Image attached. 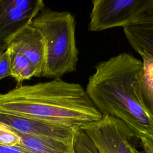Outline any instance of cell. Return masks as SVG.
Masks as SVG:
<instances>
[{"mask_svg": "<svg viewBox=\"0 0 153 153\" xmlns=\"http://www.w3.org/2000/svg\"><path fill=\"white\" fill-rule=\"evenodd\" d=\"M142 62L122 53L102 61L90 76L85 91L102 115L123 121L137 138L153 133V117L141 95L140 76Z\"/></svg>", "mask_w": 153, "mask_h": 153, "instance_id": "obj_1", "label": "cell"}, {"mask_svg": "<svg viewBox=\"0 0 153 153\" xmlns=\"http://www.w3.org/2000/svg\"><path fill=\"white\" fill-rule=\"evenodd\" d=\"M0 111L74 128L102 117L80 84L61 78L0 94Z\"/></svg>", "mask_w": 153, "mask_h": 153, "instance_id": "obj_2", "label": "cell"}, {"mask_svg": "<svg viewBox=\"0 0 153 153\" xmlns=\"http://www.w3.org/2000/svg\"><path fill=\"white\" fill-rule=\"evenodd\" d=\"M41 33L45 62L41 76L60 78L76 70L78 50L75 39V20L68 11L44 8L29 25Z\"/></svg>", "mask_w": 153, "mask_h": 153, "instance_id": "obj_3", "label": "cell"}, {"mask_svg": "<svg viewBox=\"0 0 153 153\" xmlns=\"http://www.w3.org/2000/svg\"><path fill=\"white\" fill-rule=\"evenodd\" d=\"M134 132L114 117L102 115L82 126L76 132V153H140L133 143Z\"/></svg>", "mask_w": 153, "mask_h": 153, "instance_id": "obj_4", "label": "cell"}, {"mask_svg": "<svg viewBox=\"0 0 153 153\" xmlns=\"http://www.w3.org/2000/svg\"><path fill=\"white\" fill-rule=\"evenodd\" d=\"M88 30L126 27L153 16V0H94Z\"/></svg>", "mask_w": 153, "mask_h": 153, "instance_id": "obj_5", "label": "cell"}, {"mask_svg": "<svg viewBox=\"0 0 153 153\" xmlns=\"http://www.w3.org/2000/svg\"><path fill=\"white\" fill-rule=\"evenodd\" d=\"M44 8L41 0H0V51Z\"/></svg>", "mask_w": 153, "mask_h": 153, "instance_id": "obj_6", "label": "cell"}, {"mask_svg": "<svg viewBox=\"0 0 153 153\" xmlns=\"http://www.w3.org/2000/svg\"><path fill=\"white\" fill-rule=\"evenodd\" d=\"M0 124L20 133L61 139H73L77 130L39 119L0 111Z\"/></svg>", "mask_w": 153, "mask_h": 153, "instance_id": "obj_7", "label": "cell"}, {"mask_svg": "<svg viewBox=\"0 0 153 153\" xmlns=\"http://www.w3.org/2000/svg\"><path fill=\"white\" fill-rule=\"evenodd\" d=\"M7 48L23 54L33 65L37 77L42 76L45 62V47L42 36L36 28L29 25L16 34Z\"/></svg>", "mask_w": 153, "mask_h": 153, "instance_id": "obj_8", "label": "cell"}, {"mask_svg": "<svg viewBox=\"0 0 153 153\" xmlns=\"http://www.w3.org/2000/svg\"><path fill=\"white\" fill-rule=\"evenodd\" d=\"M13 131L20 139L18 145L27 148L33 153H76L74 148L75 138L61 139L50 137L35 136Z\"/></svg>", "mask_w": 153, "mask_h": 153, "instance_id": "obj_9", "label": "cell"}, {"mask_svg": "<svg viewBox=\"0 0 153 153\" xmlns=\"http://www.w3.org/2000/svg\"><path fill=\"white\" fill-rule=\"evenodd\" d=\"M139 54L142 59L140 76L141 95L146 109L153 117V56L146 52Z\"/></svg>", "mask_w": 153, "mask_h": 153, "instance_id": "obj_10", "label": "cell"}, {"mask_svg": "<svg viewBox=\"0 0 153 153\" xmlns=\"http://www.w3.org/2000/svg\"><path fill=\"white\" fill-rule=\"evenodd\" d=\"M7 50L9 52L11 77L15 79L18 84H21L24 80L37 77L35 66L23 54L10 48Z\"/></svg>", "mask_w": 153, "mask_h": 153, "instance_id": "obj_11", "label": "cell"}, {"mask_svg": "<svg viewBox=\"0 0 153 153\" xmlns=\"http://www.w3.org/2000/svg\"><path fill=\"white\" fill-rule=\"evenodd\" d=\"M19 136L10 128L0 124V145L11 146L19 144Z\"/></svg>", "mask_w": 153, "mask_h": 153, "instance_id": "obj_12", "label": "cell"}, {"mask_svg": "<svg viewBox=\"0 0 153 153\" xmlns=\"http://www.w3.org/2000/svg\"><path fill=\"white\" fill-rule=\"evenodd\" d=\"M11 76L9 52L6 50L0 51V81L4 78Z\"/></svg>", "mask_w": 153, "mask_h": 153, "instance_id": "obj_13", "label": "cell"}, {"mask_svg": "<svg viewBox=\"0 0 153 153\" xmlns=\"http://www.w3.org/2000/svg\"><path fill=\"white\" fill-rule=\"evenodd\" d=\"M138 139L143 148V151L140 153H153V133L142 134Z\"/></svg>", "mask_w": 153, "mask_h": 153, "instance_id": "obj_14", "label": "cell"}, {"mask_svg": "<svg viewBox=\"0 0 153 153\" xmlns=\"http://www.w3.org/2000/svg\"><path fill=\"white\" fill-rule=\"evenodd\" d=\"M0 153H33L19 145H0Z\"/></svg>", "mask_w": 153, "mask_h": 153, "instance_id": "obj_15", "label": "cell"}]
</instances>
